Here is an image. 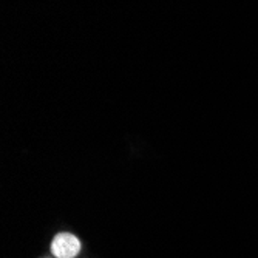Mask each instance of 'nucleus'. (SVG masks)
<instances>
[{
    "label": "nucleus",
    "mask_w": 258,
    "mask_h": 258,
    "mask_svg": "<svg viewBox=\"0 0 258 258\" xmlns=\"http://www.w3.org/2000/svg\"><path fill=\"white\" fill-rule=\"evenodd\" d=\"M51 252L57 258H75L81 252V241L68 232L57 233L51 243Z\"/></svg>",
    "instance_id": "nucleus-1"
}]
</instances>
